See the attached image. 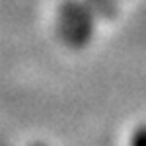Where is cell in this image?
I'll return each instance as SVG.
<instances>
[{
	"instance_id": "cell-1",
	"label": "cell",
	"mask_w": 146,
	"mask_h": 146,
	"mask_svg": "<svg viewBox=\"0 0 146 146\" xmlns=\"http://www.w3.org/2000/svg\"><path fill=\"white\" fill-rule=\"evenodd\" d=\"M98 10L92 4V0H76V23L72 37L66 45L70 49H82L90 43L94 35V22H96Z\"/></svg>"
},
{
	"instance_id": "cell-2",
	"label": "cell",
	"mask_w": 146,
	"mask_h": 146,
	"mask_svg": "<svg viewBox=\"0 0 146 146\" xmlns=\"http://www.w3.org/2000/svg\"><path fill=\"white\" fill-rule=\"evenodd\" d=\"M76 23V0H62L58 4V18H56V33L58 37L68 43Z\"/></svg>"
},
{
	"instance_id": "cell-3",
	"label": "cell",
	"mask_w": 146,
	"mask_h": 146,
	"mask_svg": "<svg viewBox=\"0 0 146 146\" xmlns=\"http://www.w3.org/2000/svg\"><path fill=\"white\" fill-rule=\"evenodd\" d=\"M92 4L96 6L98 16H101V18L111 20L117 14V0H92Z\"/></svg>"
},
{
	"instance_id": "cell-4",
	"label": "cell",
	"mask_w": 146,
	"mask_h": 146,
	"mask_svg": "<svg viewBox=\"0 0 146 146\" xmlns=\"http://www.w3.org/2000/svg\"><path fill=\"white\" fill-rule=\"evenodd\" d=\"M129 146H146V125H140L138 129L133 131Z\"/></svg>"
},
{
	"instance_id": "cell-5",
	"label": "cell",
	"mask_w": 146,
	"mask_h": 146,
	"mask_svg": "<svg viewBox=\"0 0 146 146\" xmlns=\"http://www.w3.org/2000/svg\"><path fill=\"white\" fill-rule=\"evenodd\" d=\"M31 146H45V144H31Z\"/></svg>"
}]
</instances>
